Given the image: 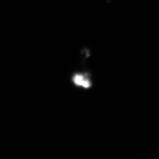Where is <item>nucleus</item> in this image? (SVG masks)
Wrapping results in <instances>:
<instances>
[{
    "mask_svg": "<svg viewBox=\"0 0 159 159\" xmlns=\"http://www.w3.org/2000/svg\"><path fill=\"white\" fill-rule=\"evenodd\" d=\"M73 80L76 85L82 86L85 88H88L91 86V82H89V79L82 74H76L74 76Z\"/></svg>",
    "mask_w": 159,
    "mask_h": 159,
    "instance_id": "f257e3e1",
    "label": "nucleus"
}]
</instances>
